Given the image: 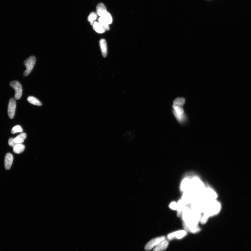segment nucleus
I'll return each instance as SVG.
<instances>
[{"mask_svg":"<svg viewBox=\"0 0 251 251\" xmlns=\"http://www.w3.org/2000/svg\"><path fill=\"white\" fill-rule=\"evenodd\" d=\"M221 208L220 203L216 200L213 201L207 204L203 215L209 218L217 214L220 211Z\"/></svg>","mask_w":251,"mask_h":251,"instance_id":"1","label":"nucleus"},{"mask_svg":"<svg viewBox=\"0 0 251 251\" xmlns=\"http://www.w3.org/2000/svg\"><path fill=\"white\" fill-rule=\"evenodd\" d=\"M205 188V185L198 177H194L191 179L190 190L194 193L200 195Z\"/></svg>","mask_w":251,"mask_h":251,"instance_id":"2","label":"nucleus"},{"mask_svg":"<svg viewBox=\"0 0 251 251\" xmlns=\"http://www.w3.org/2000/svg\"><path fill=\"white\" fill-rule=\"evenodd\" d=\"M202 199L207 203L216 200L218 196L214 190L210 187H205L200 194Z\"/></svg>","mask_w":251,"mask_h":251,"instance_id":"3","label":"nucleus"},{"mask_svg":"<svg viewBox=\"0 0 251 251\" xmlns=\"http://www.w3.org/2000/svg\"><path fill=\"white\" fill-rule=\"evenodd\" d=\"M36 61L35 56H31L24 61V64L26 67V70L24 72V76H27L31 73L35 65Z\"/></svg>","mask_w":251,"mask_h":251,"instance_id":"4","label":"nucleus"},{"mask_svg":"<svg viewBox=\"0 0 251 251\" xmlns=\"http://www.w3.org/2000/svg\"><path fill=\"white\" fill-rule=\"evenodd\" d=\"M201 218L200 214L191 211V212L187 220L184 223L188 226H195L198 225Z\"/></svg>","mask_w":251,"mask_h":251,"instance_id":"5","label":"nucleus"},{"mask_svg":"<svg viewBox=\"0 0 251 251\" xmlns=\"http://www.w3.org/2000/svg\"><path fill=\"white\" fill-rule=\"evenodd\" d=\"M10 86L15 90V99L17 100L20 99L23 93V88L21 84L17 81H14L11 82Z\"/></svg>","mask_w":251,"mask_h":251,"instance_id":"6","label":"nucleus"},{"mask_svg":"<svg viewBox=\"0 0 251 251\" xmlns=\"http://www.w3.org/2000/svg\"><path fill=\"white\" fill-rule=\"evenodd\" d=\"M166 240L165 236H162L153 238L147 243L145 247V250L147 251L152 250L155 248L161 242Z\"/></svg>","mask_w":251,"mask_h":251,"instance_id":"7","label":"nucleus"},{"mask_svg":"<svg viewBox=\"0 0 251 251\" xmlns=\"http://www.w3.org/2000/svg\"><path fill=\"white\" fill-rule=\"evenodd\" d=\"M197 194L194 193L190 190L184 192L181 200L186 205L191 204Z\"/></svg>","mask_w":251,"mask_h":251,"instance_id":"8","label":"nucleus"},{"mask_svg":"<svg viewBox=\"0 0 251 251\" xmlns=\"http://www.w3.org/2000/svg\"><path fill=\"white\" fill-rule=\"evenodd\" d=\"M187 235V231L185 230L178 231L169 234L168 236V238L169 240L175 239V238L180 239L186 236Z\"/></svg>","mask_w":251,"mask_h":251,"instance_id":"9","label":"nucleus"},{"mask_svg":"<svg viewBox=\"0 0 251 251\" xmlns=\"http://www.w3.org/2000/svg\"><path fill=\"white\" fill-rule=\"evenodd\" d=\"M16 102L14 98H11L8 103V114L9 118H13L15 114Z\"/></svg>","mask_w":251,"mask_h":251,"instance_id":"10","label":"nucleus"},{"mask_svg":"<svg viewBox=\"0 0 251 251\" xmlns=\"http://www.w3.org/2000/svg\"><path fill=\"white\" fill-rule=\"evenodd\" d=\"M191 179L189 178H186L182 181L180 186L181 190L184 192L190 190Z\"/></svg>","mask_w":251,"mask_h":251,"instance_id":"11","label":"nucleus"},{"mask_svg":"<svg viewBox=\"0 0 251 251\" xmlns=\"http://www.w3.org/2000/svg\"><path fill=\"white\" fill-rule=\"evenodd\" d=\"M96 11L97 14L100 17H103L108 12L105 5L102 3H99L97 5Z\"/></svg>","mask_w":251,"mask_h":251,"instance_id":"12","label":"nucleus"},{"mask_svg":"<svg viewBox=\"0 0 251 251\" xmlns=\"http://www.w3.org/2000/svg\"><path fill=\"white\" fill-rule=\"evenodd\" d=\"M13 160V156L10 153L6 154L5 158V166L6 169L10 168Z\"/></svg>","mask_w":251,"mask_h":251,"instance_id":"13","label":"nucleus"},{"mask_svg":"<svg viewBox=\"0 0 251 251\" xmlns=\"http://www.w3.org/2000/svg\"><path fill=\"white\" fill-rule=\"evenodd\" d=\"M173 107L174 109V114L176 117L178 119V120H181L182 118H183V115L184 113L183 109L181 108V106L174 104Z\"/></svg>","mask_w":251,"mask_h":251,"instance_id":"14","label":"nucleus"},{"mask_svg":"<svg viewBox=\"0 0 251 251\" xmlns=\"http://www.w3.org/2000/svg\"><path fill=\"white\" fill-rule=\"evenodd\" d=\"M99 45L103 56L104 57H106L108 54V48L105 39H102L100 40Z\"/></svg>","mask_w":251,"mask_h":251,"instance_id":"15","label":"nucleus"},{"mask_svg":"<svg viewBox=\"0 0 251 251\" xmlns=\"http://www.w3.org/2000/svg\"><path fill=\"white\" fill-rule=\"evenodd\" d=\"M183 227L185 231L193 233H197L200 230L198 225L195 226H188L183 223Z\"/></svg>","mask_w":251,"mask_h":251,"instance_id":"16","label":"nucleus"},{"mask_svg":"<svg viewBox=\"0 0 251 251\" xmlns=\"http://www.w3.org/2000/svg\"><path fill=\"white\" fill-rule=\"evenodd\" d=\"M168 241L166 240L163 241L155 247L153 251H163L165 250L168 246Z\"/></svg>","mask_w":251,"mask_h":251,"instance_id":"17","label":"nucleus"},{"mask_svg":"<svg viewBox=\"0 0 251 251\" xmlns=\"http://www.w3.org/2000/svg\"><path fill=\"white\" fill-rule=\"evenodd\" d=\"M177 215L178 217H180L183 213L185 207H186V204L183 201V200L181 199L179 200V201L177 203Z\"/></svg>","mask_w":251,"mask_h":251,"instance_id":"18","label":"nucleus"},{"mask_svg":"<svg viewBox=\"0 0 251 251\" xmlns=\"http://www.w3.org/2000/svg\"><path fill=\"white\" fill-rule=\"evenodd\" d=\"M93 28L94 30L97 33L101 34L104 33L105 31L101 24L97 22H94L93 25Z\"/></svg>","mask_w":251,"mask_h":251,"instance_id":"19","label":"nucleus"},{"mask_svg":"<svg viewBox=\"0 0 251 251\" xmlns=\"http://www.w3.org/2000/svg\"><path fill=\"white\" fill-rule=\"evenodd\" d=\"M26 137L27 135L26 133H22L14 138V142L17 144H22L24 142Z\"/></svg>","mask_w":251,"mask_h":251,"instance_id":"20","label":"nucleus"},{"mask_svg":"<svg viewBox=\"0 0 251 251\" xmlns=\"http://www.w3.org/2000/svg\"><path fill=\"white\" fill-rule=\"evenodd\" d=\"M191 209L188 207L186 206L182 213V216L184 222L186 221L188 217H189L191 213Z\"/></svg>","mask_w":251,"mask_h":251,"instance_id":"21","label":"nucleus"},{"mask_svg":"<svg viewBox=\"0 0 251 251\" xmlns=\"http://www.w3.org/2000/svg\"><path fill=\"white\" fill-rule=\"evenodd\" d=\"M27 100L28 102L34 105L37 106H41L42 104L39 99L32 96H29L28 97Z\"/></svg>","mask_w":251,"mask_h":251,"instance_id":"22","label":"nucleus"},{"mask_svg":"<svg viewBox=\"0 0 251 251\" xmlns=\"http://www.w3.org/2000/svg\"><path fill=\"white\" fill-rule=\"evenodd\" d=\"M25 149V146L22 144H17L13 147V150L14 153L19 154L23 152Z\"/></svg>","mask_w":251,"mask_h":251,"instance_id":"23","label":"nucleus"},{"mask_svg":"<svg viewBox=\"0 0 251 251\" xmlns=\"http://www.w3.org/2000/svg\"><path fill=\"white\" fill-rule=\"evenodd\" d=\"M98 21L99 23L104 28L105 30H109V24L104 18L102 17H100Z\"/></svg>","mask_w":251,"mask_h":251,"instance_id":"24","label":"nucleus"},{"mask_svg":"<svg viewBox=\"0 0 251 251\" xmlns=\"http://www.w3.org/2000/svg\"><path fill=\"white\" fill-rule=\"evenodd\" d=\"M97 14L95 12H91L88 17V20L90 23L91 25H93L94 21L97 18Z\"/></svg>","mask_w":251,"mask_h":251,"instance_id":"25","label":"nucleus"},{"mask_svg":"<svg viewBox=\"0 0 251 251\" xmlns=\"http://www.w3.org/2000/svg\"><path fill=\"white\" fill-rule=\"evenodd\" d=\"M23 131V130L21 126L19 125H17L13 128L11 130V133L12 134H14L17 133L22 132Z\"/></svg>","mask_w":251,"mask_h":251,"instance_id":"26","label":"nucleus"},{"mask_svg":"<svg viewBox=\"0 0 251 251\" xmlns=\"http://www.w3.org/2000/svg\"><path fill=\"white\" fill-rule=\"evenodd\" d=\"M185 102L184 99L183 98H178L176 99L174 102V105L181 106L184 104Z\"/></svg>","mask_w":251,"mask_h":251,"instance_id":"27","label":"nucleus"},{"mask_svg":"<svg viewBox=\"0 0 251 251\" xmlns=\"http://www.w3.org/2000/svg\"><path fill=\"white\" fill-rule=\"evenodd\" d=\"M102 17L105 19V20L108 22L109 24H112V18L111 14H109V13L108 12L107 13Z\"/></svg>","mask_w":251,"mask_h":251,"instance_id":"28","label":"nucleus"},{"mask_svg":"<svg viewBox=\"0 0 251 251\" xmlns=\"http://www.w3.org/2000/svg\"><path fill=\"white\" fill-rule=\"evenodd\" d=\"M177 203L175 202H172L169 205V207L171 209L176 210L177 209Z\"/></svg>","mask_w":251,"mask_h":251,"instance_id":"29","label":"nucleus"},{"mask_svg":"<svg viewBox=\"0 0 251 251\" xmlns=\"http://www.w3.org/2000/svg\"><path fill=\"white\" fill-rule=\"evenodd\" d=\"M8 144L9 145L13 147H14L16 144L14 141V138H10L8 140Z\"/></svg>","mask_w":251,"mask_h":251,"instance_id":"30","label":"nucleus"},{"mask_svg":"<svg viewBox=\"0 0 251 251\" xmlns=\"http://www.w3.org/2000/svg\"><path fill=\"white\" fill-rule=\"evenodd\" d=\"M208 218L206 217V216H202V218H201L200 219V222L202 224H205L206 223L207 221H208Z\"/></svg>","mask_w":251,"mask_h":251,"instance_id":"31","label":"nucleus"}]
</instances>
